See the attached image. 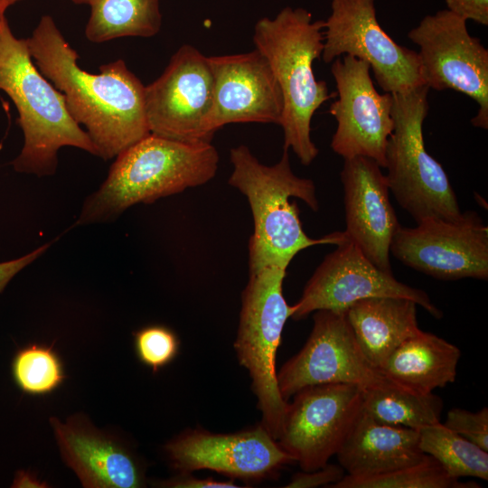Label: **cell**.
I'll list each match as a JSON object with an SVG mask.
<instances>
[{
  "label": "cell",
  "instance_id": "1",
  "mask_svg": "<svg viewBox=\"0 0 488 488\" xmlns=\"http://www.w3.org/2000/svg\"><path fill=\"white\" fill-rule=\"evenodd\" d=\"M41 73L64 95L71 117L83 125L97 155L108 160L150 134L145 86L123 60L89 73L50 15H43L26 39Z\"/></svg>",
  "mask_w": 488,
  "mask_h": 488
},
{
  "label": "cell",
  "instance_id": "2",
  "mask_svg": "<svg viewBox=\"0 0 488 488\" xmlns=\"http://www.w3.org/2000/svg\"><path fill=\"white\" fill-rule=\"evenodd\" d=\"M233 171L229 183L246 196L252 212L254 231L249 244V270L266 266L287 268L301 250L321 244H334L345 239L336 231L320 239L305 234L296 202L304 201L318 211L315 185L311 179L296 176L290 165L288 150L274 165L261 164L248 146L241 145L230 151Z\"/></svg>",
  "mask_w": 488,
  "mask_h": 488
},
{
  "label": "cell",
  "instance_id": "3",
  "mask_svg": "<svg viewBox=\"0 0 488 488\" xmlns=\"http://www.w3.org/2000/svg\"><path fill=\"white\" fill-rule=\"evenodd\" d=\"M218 164L211 143L150 133L116 156L106 180L86 198L77 224L112 221L132 205L205 184L215 176Z\"/></svg>",
  "mask_w": 488,
  "mask_h": 488
},
{
  "label": "cell",
  "instance_id": "4",
  "mask_svg": "<svg viewBox=\"0 0 488 488\" xmlns=\"http://www.w3.org/2000/svg\"><path fill=\"white\" fill-rule=\"evenodd\" d=\"M324 21H313L305 8H283L274 18L259 19L253 42L268 61L281 90L283 111L279 126L284 149H292L304 165L319 150L311 138V121L316 110L336 93L316 80L313 63L322 55Z\"/></svg>",
  "mask_w": 488,
  "mask_h": 488
},
{
  "label": "cell",
  "instance_id": "5",
  "mask_svg": "<svg viewBox=\"0 0 488 488\" xmlns=\"http://www.w3.org/2000/svg\"><path fill=\"white\" fill-rule=\"evenodd\" d=\"M0 90L15 105L23 133V146L12 163L16 172L53 174L63 146L97 155L87 132L70 115L64 95L41 73L27 40L16 38L7 22L0 30Z\"/></svg>",
  "mask_w": 488,
  "mask_h": 488
},
{
  "label": "cell",
  "instance_id": "6",
  "mask_svg": "<svg viewBox=\"0 0 488 488\" xmlns=\"http://www.w3.org/2000/svg\"><path fill=\"white\" fill-rule=\"evenodd\" d=\"M428 90L422 85L391 94L394 127L386 148L389 189L417 223L430 217L456 220L462 213L447 174L425 147Z\"/></svg>",
  "mask_w": 488,
  "mask_h": 488
},
{
  "label": "cell",
  "instance_id": "7",
  "mask_svg": "<svg viewBox=\"0 0 488 488\" xmlns=\"http://www.w3.org/2000/svg\"><path fill=\"white\" fill-rule=\"evenodd\" d=\"M286 272V268L277 266L249 270L234 343L239 361L251 378L261 425L277 441L288 403L278 389L276 355L285 324L294 311L283 295Z\"/></svg>",
  "mask_w": 488,
  "mask_h": 488
},
{
  "label": "cell",
  "instance_id": "8",
  "mask_svg": "<svg viewBox=\"0 0 488 488\" xmlns=\"http://www.w3.org/2000/svg\"><path fill=\"white\" fill-rule=\"evenodd\" d=\"M418 52L424 85L453 89L478 105L472 124L488 128V50L473 37L466 20L448 9L426 15L408 33Z\"/></svg>",
  "mask_w": 488,
  "mask_h": 488
},
{
  "label": "cell",
  "instance_id": "9",
  "mask_svg": "<svg viewBox=\"0 0 488 488\" xmlns=\"http://www.w3.org/2000/svg\"><path fill=\"white\" fill-rule=\"evenodd\" d=\"M322 58L350 55L369 64L380 88L399 93L424 85L418 52L398 44L378 22L375 0H332Z\"/></svg>",
  "mask_w": 488,
  "mask_h": 488
},
{
  "label": "cell",
  "instance_id": "10",
  "mask_svg": "<svg viewBox=\"0 0 488 488\" xmlns=\"http://www.w3.org/2000/svg\"><path fill=\"white\" fill-rule=\"evenodd\" d=\"M406 266L442 280L488 279V227L474 211L456 220L430 217L400 226L389 248Z\"/></svg>",
  "mask_w": 488,
  "mask_h": 488
},
{
  "label": "cell",
  "instance_id": "11",
  "mask_svg": "<svg viewBox=\"0 0 488 488\" xmlns=\"http://www.w3.org/2000/svg\"><path fill=\"white\" fill-rule=\"evenodd\" d=\"M362 410V389L346 383L305 388L288 403L277 442L305 472L335 455Z\"/></svg>",
  "mask_w": 488,
  "mask_h": 488
},
{
  "label": "cell",
  "instance_id": "12",
  "mask_svg": "<svg viewBox=\"0 0 488 488\" xmlns=\"http://www.w3.org/2000/svg\"><path fill=\"white\" fill-rule=\"evenodd\" d=\"M282 398L315 385L346 383L362 390L389 382L361 351L345 311L317 310L303 348L277 373Z\"/></svg>",
  "mask_w": 488,
  "mask_h": 488
},
{
  "label": "cell",
  "instance_id": "13",
  "mask_svg": "<svg viewBox=\"0 0 488 488\" xmlns=\"http://www.w3.org/2000/svg\"><path fill=\"white\" fill-rule=\"evenodd\" d=\"M212 94L209 57L192 45H183L161 76L145 86L150 133L181 142L211 143L205 126Z\"/></svg>",
  "mask_w": 488,
  "mask_h": 488
},
{
  "label": "cell",
  "instance_id": "14",
  "mask_svg": "<svg viewBox=\"0 0 488 488\" xmlns=\"http://www.w3.org/2000/svg\"><path fill=\"white\" fill-rule=\"evenodd\" d=\"M371 68L350 55L332 62L338 99L329 108L337 122L331 148L343 159L364 156L386 166V148L394 127L392 96L380 94Z\"/></svg>",
  "mask_w": 488,
  "mask_h": 488
},
{
  "label": "cell",
  "instance_id": "15",
  "mask_svg": "<svg viewBox=\"0 0 488 488\" xmlns=\"http://www.w3.org/2000/svg\"><path fill=\"white\" fill-rule=\"evenodd\" d=\"M307 281L302 296L293 305L291 318L301 320L317 310L345 311L355 302L374 296H396L413 300L435 318L442 311L418 288L397 280L374 266L347 238L338 243Z\"/></svg>",
  "mask_w": 488,
  "mask_h": 488
},
{
  "label": "cell",
  "instance_id": "16",
  "mask_svg": "<svg viewBox=\"0 0 488 488\" xmlns=\"http://www.w3.org/2000/svg\"><path fill=\"white\" fill-rule=\"evenodd\" d=\"M172 466L180 473L211 470L246 481L273 476L294 459L259 425L233 434L194 429L164 446Z\"/></svg>",
  "mask_w": 488,
  "mask_h": 488
},
{
  "label": "cell",
  "instance_id": "17",
  "mask_svg": "<svg viewBox=\"0 0 488 488\" xmlns=\"http://www.w3.org/2000/svg\"><path fill=\"white\" fill-rule=\"evenodd\" d=\"M212 103L206 131L231 123L279 124L283 111L280 88L267 60L258 51L209 57Z\"/></svg>",
  "mask_w": 488,
  "mask_h": 488
},
{
  "label": "cell",
  "instance_id": "18",
  "mask_svg": "<svg viewBox=\"0 0 488 488\" xmlns=\"http://www.w3.org/2000/svg\"><path fill=\"white\" fill-rule=\"evenodd\" d=\"M372 159H344L341 182L344 192L347 238L380 270L392 273L389 248L400 227L389 201L386 174Z\"/></svg>",
  "mask_w": 488,
  "mask_h": 488
},
{
  "label": "cell",
  "instance_id": "19",
  "mask_svg": "<svg viewBox=\"0 0 488 488\" xmlns=\"http://www.w3.org/2000/svg\"><path fill=\"white\" fill-rule=\"evenodd\" d=\"M51 423L64 461L84 487L144 486L145 477L139 463L118 442L77 418L61 423L52 418Z\"/></svg>",
  "mask_w": 488,
  "mask_h": 488
},
{
  "label": "cell",
  "instance_id": "20",
  "mask_svg": "<svg viewBox=\"0 0 488 488\" xmlns=\"http://www.w3.org/2000/svg\"><path fill=\"white\" fill-rule=\"evenodd\" d=\"M348 475L369 477L423 460L419 430L374 420L363 409L335 455Z\"/></svg>",
  "mask_w": 488,
  "mask_h": 488
},
{
  "label": "cell",
  "instance_id": "21",
  "mask_svg": "<svg viewBox=\"0 0 488 488\" xmlns=\"http://www.w3.org/2000/svg\"><path fill=\"white\" fill-rule=\"evenodd\" d=\"M417 305L408 298L374 296L345 310L361 351L377 370L399 345L420 331Z\"/></svg>",
  "mask_w": 488,
  "mask_h": 488
},
{
  "label": "cell",
  "instance_id": "22",
  "mask_svg": "<svg viewBox=\"0 0 488 488\" xmlns=\"http://www.w3.org/2000/svg\"><path fill=\"white\" fill-rule=\"evenodd\" d=\"M460 356L457 346L420 330L399 345L378 371L392 383L427 394L455 380Z\"/></svg>",
  "mask_w": 488,
  "mask_h": 488
},
{
  "label": "cell",
  "instance_id": "23",
  "mask_svg": "<svg viewBox=\"0 0 488 488\" xmlns=\"http://www.w3.org/2000/svg\"><path fill=\"white\" fill-rule=\"evenodd\" d=\"M87 39L104 42L121 37H151L161 28L159 0H92Z\"/></svg>",
  "mask_w": 488,
  "mask_h": 488
},
{
  "label": "cell",
  "instance_id": "24",
  "mask_svg": "<svg viewBox=\"0 0 488 488\" xmlns=\"http://www.w3.org/2000/svg\"><path fill=\"white\" fill-rule=\"evenodd\" d=\"M362 409L380 423L419 430L441 422L443 400L389 382L362 390Z\"/></svg>",
  "mask_w": 488,
  "mask_h": 488
},
{
  "label": "cell",
  "instance_id": "25",
  "mask_svg": "<svg viewBox=\"0 0 488 488\" xmlns=\"http://www.w3.org/2000/svg\"><path fill=\"white\" fill-rule=\"evenodd\" d=\"M419 446L453 478L488 480V451L461 436L443 423L419 429Z\"/></svg>",
  "mask_w": 488,
  "mask_h": 488
},
{
  "label": "cell",
  "instance_id": "26",
  "mask_svg": "<svg viewBox=\"0 0 488 488\" xmlns=\"http://www.w3.org/2000/svg\"><path fill=\"white\" fill-rule=\"evenodd\" d=\"M332 488H472L477 483L451 477L432 456L391 472L369 477L345 474Z\"/></svg>",
  "mask_w": 488,
  "mask_h": 488
},
{
  "label": "cell",
  "instance_id": "27",
  "mask_svg": "<svg viewBox=\"0 0 488 488\" xmlns=\"http://www.w3.org/2000/svg\"><path fill=\"white\" fill-rule=\"evenodd\" d=\"M12 374L23 392L34 396L53 392L66 378L62 361L54 349L37 343L17 351L12 362Z\"/></svg>",
  "mask_w": 488,
  "mask_h": 488
},
{
  "label": "cell",
  "instance_id": "28",
  "mask_svg": "<svg viewBox=\"0 0 488 488\" xmlns=\"http://www.w3.org/2000/svg\"><path fill=\"white\" fill-rule=\"evenodd\" d=\"M134 345L138 360L156 372L174 360L180 343L171 329L154 324L135 332Z\"/></svg>",
  "mask_w": 488,
  "mask_h": 488
},
{
  "label": "cell",
  "instance_id": "29",
  "mask_svg": "<svg viewBox=\"0 0 488 488\" xmlns=\"http://www.w3.org/2000/svg\"><path fill=\"white\" fill-rule=\"evenodd\" d=\"M447 428L488 451V408L471 412L454 408L443 423Z\"/></svg>",
  "mask_w": 488,
  "mask_h": 488
},
{
  "label": "cell",
  "instance_id": "30",
  "mask_svg": "<svg viewBox=\"0 0 488 488\" xmlns=\"http://www.w3.org/2000/svg\"><path fill=\"white\" fill-rule=\"evenodd\" d=\"M345 475L344 469L340 465L326 464L324 466L309 472L295 474L286 488H314L329 486L339 482Z\"/></svg>",
  "mask_w": 488,
  "mask_h": 488
},
{
  "label": "cell",
  "instance_id": "31",
  "mask_svg": "<svg viewBox=\"0 0 488 488\" xmlns=\"http://www.w3.org/2000/svg\"><path fill=\"white\" fill-rule=\"evenodd\" d=\"M447 9L464 19L488 25V0H446Z\"/></svg>",
  "mask_w": 488,
  "mask_h": 488
},
{
  "label": "cell",
  "instance_id": "32",
  "mask_svg": "<svg viewBox=\"0 0 488 488\" xmlns=\"http://www.w3.org/2000/svg\"><path fill=\"white\" fill-rule=\"evenodd\" d=\"M49 246L50 243H45L21 258L0 262V293L16 274L43 254Z\"/></svg>",
  "mask_w": 488,
  "mask_h": 488
},
{
  "label": "cell",
  "instance_id": "33",
  "mask_svg": "<svg viewBox=\"0 0 488 488\" xmlns=\"http://www.w3.org/2000/svg\"><path fill=\"white\" fill-rule=\"evenodd\" d=\"M164 487L175 488H238L233 481H218L211 478L201 479L192 476L191 473H181L178 476L164 481Z\"/></svg>",
  "mask_w": 488,
  "mask_h": 488
},
{
  "label": "cell",
  "instance_id": "34",
  "mask_svg": "<svg viewBox=\"0 0 488 488\" xmlns=\"http://www.w3.org/2000/svg\"><path fill=\"white\" fill-rule=\"evenodd\" d=\"M42 483L31 474L19 471L13 483V487H44Z\"/></svg>",
  "mask_w": 488,
  "mask_h": 488
},
{
  "label": "cell",
  "instance_id": "35",
  "mask_svg": "<svg viewBox=\"0 0 488 488\" xmlns=\"http://www.w3.org/2000/svg\"><path fill=\"white\" fill-rule=\"evenodd\" d=\"M21 0H0V8L5 11L9 6Z\"/></svg>",
  "mask_w": 488,
  "mask_h": 488
},
{
  "label": "cell",
  "instance_id": "36",
  "mask_svg": "<svg viewBox=\"0 0 488 488\" xmlns=\"http://www.w3.org/2000/svg\"><path fill=\"white\" fill-rule=\"evenodd\" d=\"M5 12L4 10H2L0 8V30L2 28V26L4 25V23L6 22V19H5Z\"/></svg>",
  "mask_w": 488,
  "mask_h": 488
},
{
  "label": "cell",
  "instance_id": "37",
  "mask_svg": "<svg viewBox=\"0 0 488 488\" xmlns=\"http://www.w3.org/2000/svg\"><path fill=\"white\" fill-rule=\"evenodd\" d=\"M72 1L78 5H90L92 0H72Z\"/></svg>",
  "mask_w": 488,
  "mask_h": 488
}]
</instances>
